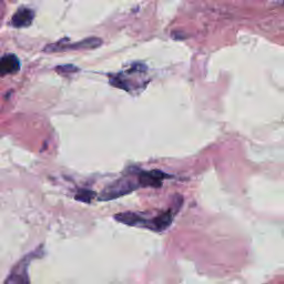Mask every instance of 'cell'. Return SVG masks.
Here are the masks:
<instances>
[{
	"label": "cell",
	"mask_w": 284,
	"mask_h": 284,
	"mask_svg": "<svg viewBox=\"0 0 284 284\" xmlns=\"http://www.w3.org/2000/svg\"><path fill=\"white\" fill-rule=\"evenodd\" d=\"M140 188L142 187L139 179V168L131 167L126 173L122 174L120 179L106 186L99 194L98 199L100 201H111L131 193Z\"/></svg>",
	"instance_id": "cell-1"
},
{
	"label": "cell",
	"mask_w": 284,
	"mask_h": 284,
	"mask_svg": "<svg viewBox=\"0 0 284 284\" xmlns=\"http://www.w3.org/2000/svg\"><path fill=\"white\" fill-rule=\"evenodd\" d=\"M94 197H96V194H94L92 190H89V189H81V190H79L78 193L75 195V199L77 201H80V202L89 203Z\"/></svg>",
	"instance_id": "cell-6"
},
{
	"label": "cell",
	"mask_w": 284,
	"mask_h": 284,
	"mask_svg": "<svg viewBox=\"0 0 284 284\" xmlns=\"http://www.w3.org/2000/svg\"><path fill=\"white\" fill-rule=\"evenodd\" d=\"M101 44H102L101 39L96 38V37H92V38L84 39L82 41H79V43H75V44H68V45L55 44L53 46L48 47V48H47V50L56 51V50H66V49H73V50L94 49V48H98V47L101 46Z\"/></svg>",
	"instance_id": "cell-2"
},
{
	"label": "cell",
	"mask_w": 284,
	"mask_h": 284,
	"mask_svg": "<svg viewBox=\"0 0 284 284\" xmlns=\"http://www.w3.org/2000/svg\"><path fill=\"white\" fill-rule=\"evenodd\" d=\"M20 69V62L15 55H6L0 58V75L15 74Z\"/></svg>",
	"instance_id": "cell-5"
},
{
	"label": "cell",
	"mask_w": 284,
	"mask_h": 284,
	"mask_svg": "<svg viewBox=\"0 0 284 284\" xmlns=\"http://www.w3.org/2000/svg\"><path fill=\"white\" fill-rule=\"evenodd\" d=\"M5 284H30L26 261H21V263L15 270H13Z\"/></svg>",
	"instance_id": "cell-4"
},
{
	"label": "cell",
	"mask_w": 284,
	"mask_h": 284,
	"mask_svg": "<svg viewBox=\"0 0 284 284\" xmlns=\"http://www.w3.org/2000/svg\"><path fill=\"white\" fill-rule=\"evenodd\" d=\"M34 18V13L29 8L18 9L11 19V23L16 28H25L30 26Z\"/></svg>",
	"instance_id": "cell-3"
}]
</instances>
